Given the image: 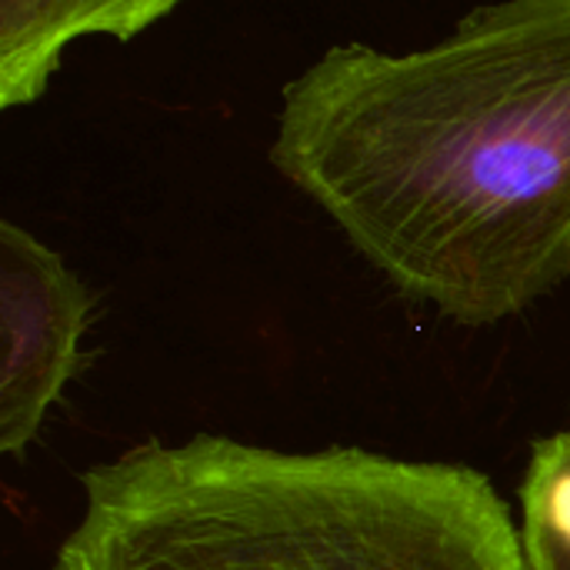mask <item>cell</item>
Wrapping results in <instances>:
<instances>
[{
    "label": "cell",
    "instance_id": "obj_1",
    "mask_svg": "<svg viewBox=\"0 0 570 570\" xmlns=\"http://www.w3.org/2000/svg\"><path fill=\"white\" fill-rule=\"evenodd\" d=\"M274 167L404 297L491 327L570 281V0H498L421 50L327 47Z\"/></svg>",
    "mask_w": 570,
    "mask_h": 570
},
{
    "label": "cell",
    "instance_id": "obj_2",
    "mask_svg": "<svg viewBox=\"0 0 570 570\" xmlns=\"http://www.w3.org/2000/svg\"><path fill=\"white\" fill-rule=\"evenodd\" d=\"M80 488L50 570H528L511 508L468 464L194 434Z\"/></svg>",
    "mask_w": 570,
    "mask_h": 570
},
{
    "label": "cell",
    "instance_id": "obj_3",
    "mask_svg": "<svg viewBox=\"0 0 570 570\" xmlns=\"http://www.w3.org/2000/svg\"><path fill=\"white\" fill-rule=\"evenodd\" d=\"M90 294L40 237L0 224V451L27 454L83 364Z\"/></svg>",
    "mask_w": 570,
    "mask_h": 570
},
{
    "label": "cell",
    "instance_id": "obj_4",
    "mask_svg": "<svg viewBox=\"0 0 570 570\" xmlns=\"http://www.w3.org/2000/svg\"><path fill=\"white\" fill-rule=\"evenodd\" d=\"M180 0H0V107L33 104L80 37L130 40Z\"/></svg>",
    "mask_w": 570,
    "mask_h": 570
},
{
    "label": "cell",
    "instance_id": "obj_5",
    "mask_svg": "<svg viewBox=\"0 0 570 570\" xmlns=\"http://www.w3.org/2000/svg\"><path fill=\"white\" fill-rule=\"evenodd\" d=\"M518 528L528 570H570V424L531 448Z\"/></svg>",
    "mask_w": 570,
    "mask_h": 570
}]
</instances>
